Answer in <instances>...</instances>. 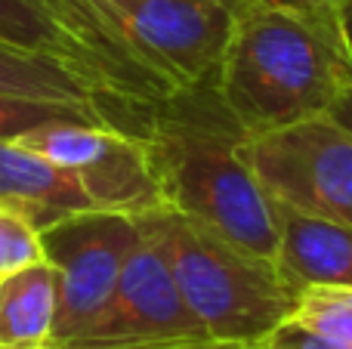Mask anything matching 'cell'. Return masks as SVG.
<instances>
[{
    "label": "cell",
    "instance_id": "obj_11",
    "mask_svg": "<svg viewBox=\"0 0 352 349\" xmlns=\"http://www.w3.org/2000/svg\"><path fill=\"white\" fill-rule=\"evenodd\" d=\"M59 278L50 260L0 275V344L50 346Z\"/></svg>",
    "mask_w": 352,
    "mask_h": 349
},
{
    "label": "cell",
    "instance_id": "obj_16",
    "mask_svg": "<svg viewBox=\"0 0 352 349\" xmlns=\"http://www.w3.org/2000/svg\"><path fill=\"white\" fill-rule=\"evenodd\" d=\"M254 349H352V346L340 344V340L324 337L322 331L303 325L300 319L291 315V319L281 322L272 334H266Z\"/></svg>",
    "mask_w": 352,
    "mask_h": 349
},
{
    "label": "cell",
    "instance_id": "obj_5",
    "mask_svg": "<svg viewBox=\"0 0 352 349\" xmlns=\"http://www.w3.org/2000/svg\"><path fill=\"white\" fill-rule=\"evenodd\" d=\"M241 155L275 204L352 229V130L334 115L244 136Z\"/></svg>",
    "mask_w": 352,
    "mask_h": 349
},
{
    "label": "cell",
    "instance_id": "obj_20",
    "mask_svg": "<svg viewBox=\"0 0 352 349\" xmlns=\"http://www.w3.org/2000/svg\"><path fill=\"white\" fill-rule=\"evenodd\" d=\"M343 10H346V19H349V28H352V0H343Z\"/></svg>",
    "mask_w": 352,
    "mask_h": 349
},
{
    "label": "cell",
    "instance_id": "obj_12",
    "mask_svg": "<svg viewBox=\"0 0 352 349\" xmlns=\"http://www.w3.org/2000/svg\"><path fill=\"white\" fill-rule=\"evenodd\" d=\"M0 93L19 99H37V102L68 105V109L90 115L93 121L109 124V111H105L102 99L93 93V87L80 74H74L72 68H65L56 59L12 49L6 43H0Z\"/></svg>",
    "mask_w": 352,
    "mask_h": 349
},
{
    "label": "cell",
    "instance_id": "obj_4",
    "mask_svg": "<svg viewBox=\"0 0 352 349\" xmlns=\"http://www.w3.org/2000/svg\"><path fill=\"white\" fill-rule=\"evenodd\" d=\"M140 241L96 322L62 349H223L182 300L155 210L140 214Z\"/></svg>",
    "mask_w": 352,
    "mask_h": 349
},
{
    "label": "cell",
    "instance_id": "obj_19",
    "mask_svg": "<svg viewBox=\"0 0 352 349\" xmlns=\"http://www.w3.org/2000/svg\"><path fill=\"white\" fill-rule=\"evenodd\" d=\"M0 349H56V346H6V344H0Z\"/></svg>",
    "mask_w": 352,
    "mask_h": 349
},
{
    "label": "cell",
    "instance_id": "obj_10",
    "mask_svg": "<svg viewBox=\"0 0 352 349\" xmlns=\"http://www.w3.org/2000/svg\"><path fill=\"white\" fill-rule=\"evenodd\" d=\"M0 43L62 62L93 87L90 71H87L84 43H80L74 19L62 0H0ZM93 93H96V87H93Z\"/></svg>",
    "mask_w": 352,
    "mask_h": 349
},
{
    "label": "cell",
    "instance_id": "obj_2",
    "mask_svg": "<svg viewBox=\"0 0 352 349\" xmlns=\"http://www.w3.org/2000/svg\"><path fill=\"white\" fill-rule=\"evenodd\" d=\"M164 207L278 269V210L241 155L244 130L210 87L152 111L142 127Z\"/></svg>",
    "mask_w": 352,
    "mask_h": 349
},
{
    "label": "cell",
    "instance_id": "obj_9",
    "mask_svg": "<svg viewBox=\"0 0 352 349\" xmlns=\"http://www.w3.org/2000/svg\"><path fill=\"white\" fill-rule=\"evenodd\" d=\"M0 204L19 207L37 229L78 210H96L80 183L19 139H0Z\"/></svg>",
    "mask_w": 352,
    "mask_h": 349
},
{
    "label": "cell",
    "instance_id": "obj_3",
    "mask_svg": "<svg viewBox=\"0 0 352 349\" xmlns=\"http://www.w3.org/2000/svg\"><path fill=\"white\" fill-rule=\"evenodd\" d=\"M155 223L182 300L223 349H254L294 315L297 291L272 263L170 207L155 210Z\"/></svg>",
    "mask_w": 352,
    "mask_h": 349
},
{
    "label": "cell",
    "instance_id": "obj_6",
    "mask_svg": "<svg viewBox=\"0 0 352 349\" xmlns=\"http://www.w3.org/2000/svg\"><path fill=\"white\" fill-rule=\"evenodd\" d=\"M140 232V220L118 210H78L41 229L43 257L59 278L50 346H68L102 315Z\"/></svg>",
    "mask_w": 352,
    "mask_h": 349
},
{
    "label": "cell",
    "instance_id": "obj_18",
    "mask_svg": "<svg viewBox=\"0 0 352 349\" xmlns=\"http://www.w3.org/2000/svg\"><path fill=\"white\" fill-rule=\"evenodd\" d=\"M244 3H306V0H244Z\"/></svg>",
    "mask_w": 352,
    "mask_h": 349
},
{
    "label": "cell",
    "instance_id": "obj_13",
    "mask_svg": "<svg viewBox=\"0 0 352 349\" xmlns=\"http://www.w3.org/2000/svg\"><path fill=\"white\" fill-rule=\"evenodd\" d=\"M294 319L324 337L352 346V284H306L297 291Z\"/></svg>",
    "mask_w": 352,
    "mask_h": 349
},
{
    "label": "cell",
    "instance_id": "obj_15",
    "mask_svg": "<svg viewBox=\"0 0 352 349\" xmlns=\"http://www.w3.org/2000/svg\"><path fill=\"white\" fill-rule=\"evenodd\" d=\"M65 117L93 121L90 115H84V111H78V109H68V105L37 102V99H19V96L0 93V139H16V136L28 133V130L41 127V124L65 121Z\"/></svg>",
    "mask_w": 352,
    "mask_h": 349
},
{
    "label": "cell",
    "instance_id": "obj_7",
    "mask_svg": "<svg viewBox=\"0 0 352 349\" xmlns=\"http://www.w3.org/2000/svg\"><path fill=\"white\" fill-rule=\"evenodd\" d=\"M16 139L72 173L96 210L140 216L164 207L161 183L142 136L109 124L65 117L41 124Z\"/></svg>",
    "mask_w": 352,
    "mask_h": 349
},
{
    "label": "cell",
    "instance_id": "obj_1",
    "mask_svg": "<svg viewBox=\"0 0 352 349\" xmlns=\"http://www.w3.org/2000/svg\"><path fill=\"white\" fill-rule=\"evenodd\" d=\"M352 87V28L343 0L244 3L213 93L244 136L331 115Z\"/></svg>",
    "mask_w": 352,
    "mask_h": 349
},
{
    "label": "cell",
    "instance_id": "obj_8",
    "mask_svg": "<svg viewBox=\"0 0 352 349\" xmlns=\"http://www.w3.org/2000/svg\"><path fill=\"white\" fill-rule=\"evenodd\" d=\"M278 210V272L294 291L306 284H352V229L322 216Z\"/></svg>",
    "mask_w": 352,
    "mask_h": 349
},
{
    "label": "cell",
    "instance_id": "obj_17",
    "mask_svg": "<svg viewBox=\"0 0 352 349\" xmlns=\"http://www.w3.org/2000/svg\"><path fill=\"white\" fill-rule=\"evenodd\" d=\"M331 115H334L346 130H352V87H349L346 93H343L340 99H337V105L331 109Z\"/></svg>",
    "mask_w": 352,
    "mask_h": 349
},
{
    "label": "cell",
    "instance_id": "obj_14",
    "mask_svg": "<svg viewBox=\"0 0 352 349\" xmlns=\"http://www.w3.org/2000/svg\"><path fill=\"white\" fill-rule=\"evenodd\" d=\"M41 260L47 257H43L37 223L25 210L0 204V275H10Z\"/></svg>",
    "mask_w": 352,
    "mask_h": 349
}]
</instances>
